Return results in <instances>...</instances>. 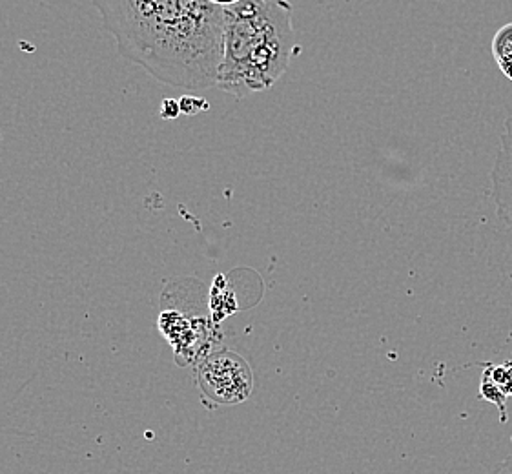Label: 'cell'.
I'll return each mask as SVG.
<instances>
[{
	"instance_id": "6da1fadb",
	"label": "cell",
	"mask_w": 512,
	"mask_h": 474,
	"mask_svg": "<svg viewBox=\"0 0 512 474\" xmlns=\"http://www.w3.org/2000/svg\"><path fill=\"white\" fill-rule=\"evenodd\" d=\"M124 59L155 81L205 90L217 84L225 8L210 0H93Z\"/></svg>"
},
{
	"instance_id": "7a4b0ae2",
	"label": "cell",
	"mask_w": 512,
	"mask_h": 474,
	"mask_svg": "<svg viewBox=\"0 0 512 474\" xmlns=\"http://www.w3.org/2000/svg\"><path fill=\"white\" fill-rule=\"evenodd\" d=\"M299 53L288 0H239L225 8L217 88L236 99L270 90Z\"/></svg>"
},
{
	"instance_id": "3957f363",
	"label": "cell",
	"mask_w": 512,
	"mask_h": 474,
	"mask_svg": "<svg viewBox=\"0 0 512 474\" xmlns=\"http://www.w3.org/2000/svg\"><path fill=\"white\" fill-rule=\"evenodd\" d=\"M197 380L206 398L221 405L245 402L254 389V376L248 363L230 351L210 354L199 365Z\"/></svg>"
},
{
	"instance_id": "277c9868",
	"label": "cell",
	"mask_w": 512,
	"mask_h": 474,
	"mask_svg": "<svg viewBox=\"0 0 512 474\" xmlns=\"http://www.w3.org/2000/svg\"><path fill=\"white\" fill-rule=\"evenodd\" d=\"M492 199L503 227H512V115L503 124L500 150L492 168Z\"/></svg>"
},
{
	"instance_id": "5b68a950",
	"label": "cell",
	"mask_w": 512,
	"mask_h": 474,
	"mask_svg": "<svg viewBox=\"0 0 512 474\" xmlns=\"http://www.w3.org/2000/svg\"><path fill=\"white\" fill-rule=\"evenodd\" d=\"M492 55L500 72L512 81V22L496 31L492 39Z\"/></svg>"
},
{
	"instance_id": "8992f818",
	"label": "cell",
	"mask_w": 512,
	"mask_h": 474,
	"mask_svg": "<svg viewBox=\"0 0 512 474\" xmlns=\"http://www.w3.org/2000/svg\"><path fill=\"white\" fill-rule=\"evenodd\" d=\"M483 376L491 380L505 396H512V363L489 367Z\"/></svg>"
},
{
	"instance_id": "52a82bcc",
	"label": "cell",
	"mask_w": 512,
	"mask_h": 474,
	"mask_svg": "<svg viewBox=\"0 0 512 474\" xmlns=\"http://www.w3.org/2000/svg\"><path fill=\"white\" fill-rule=\"evenodd\" d=\"M179 108H181V114L197 115L208 110V104H206L205 99H201V97L185 95V97L179 99Z\"/></svg>"
},
{
	"instance_id": "ba28073f",
	"label": "cell",
	"mask_w": 512,
	"mask_h": 474,
	"mask_svg": "<svg viewBox=\"0 0 512 474\" xmlns=\"http://www.w3.org/2000/svg\"><path fill=\"white\" fill-rule=\"evenodd\" d=\"M179 114H181L179 101L164 99L163 104H161V117H163V119H175Z\"/></svg>"
},
{
	"instance_id": "9c48e42d",
	"label": "cell",
	"mask_w": 512,
	"mask_h": 474,
	"mask_svg": "<svg viewBox=\"0 0 512 474\" xmlns=\"http://www.w3.org/2000/svg\"><path fill=\"white\" fill-rule=\"evenodd\" d=\"M491 474H512V454L509 458H505Z\"/></svg>"
},
{
	"instance_id": "30bf717a",
	"label": "cell",
	"mask_w": 512,
	"mask_h": 474,
	"mask_svg": "<svg viewBox=\"0 0 512 474\" xmlns=\"http://www.w3.org/2000/svg\"><path fill=\"white\" fill-rule=\"evenodd\" d=\"M210 2H214L216 6H221V8H226V6H234L239 0H210Z\"/></svg>"
}]
</instances>
